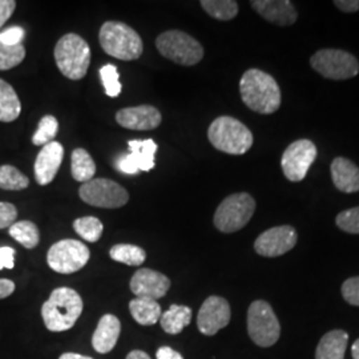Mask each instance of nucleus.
Wrapping results in <instances>:
<instances>
[{"instance_id":"f257e3e1","label":"nucleus","mask_w":359,"mask_h":359,"mask_svg":"<svg viewBox=\"0 0 359 359\" xmlns=\"http://www.w3.org/2000/svg\"><path fill=\"white\" fill-rule=\"evenodd\" d=\"M240 93L245 105L257 114L271 115L281 107V90L268 72L250 68L240 80Z\"/></svg>"},{"instance_id":"f03ea898","label":"nucleus","mask_w":359,"mask_h":359,"mask_svg":"<svg viewBox=\"0 0 359 359\" xmlns=\"http://www.w3.org/2000/svg\"><path fill=\"white\" fill-rule=\"evenodd\" d=\"M83 311V299L71 287H57L41 306V317L50 332L60 333L74 327Z\"/></svg>"},{"instance_id":"7ed1b4c3","label":"nucleus","mask_w":359,"mask_h":359,"mask_svg":"<svg viewBox=\"0 0 359 359\" xmlns=\"http://www.w3.org/2000/svg\"><path fill=\"white\" fill-rule=\"evenodd\" d=\"M210 144L224 154L240 156L253 145V133L240 120L231 116H219L208 129Z\"/></svg>"},{"instance_id":"20e7f679","label":"nucleus","mask_w":359,"mask_h":359,"mask_svg":"<svg viewBox=\"0 0 359 359\" xmlns=\"http://www.w3.org/2000/svg\"><path fill=\"white\" fill-rule=\"evenodd\" d=\"M99 41L107 55L124 62L137 60L144 51L140 35L121 22H105L99 32Z\"/></svg>"},{"instance_id":"39448f33","label":"nucleus","mask_w":359,"mask_h":359,"mask_svg":"<svg viewBox=\"0 0 359 359\" xmlns=\"http://www.w3.org/2000/svg\"><path fill=\"white\" fill-rule=\"evenodd\" d=\"M55 62L59 71L69 80H81L90 65L88 43L76 34H67L55 46Z\"/></svg>"},{"instance_id":"423d86ee","label":"nucleus","mask_w":359,"mask_h":359,"mask_svg":"<svg viewBox=\"0 0 359 359\" xmlns=\"http://www.w3.org/2000/svg\"><path fill=\"white\" fill-rule=\"evenodd\" d=\"M156 47L165 59L176 65L189 67L200 63L204 57V48L200 41L180 29L160 34L156 39Z\"/></svg>"},{"instance_id":"0eeeda50","label":"nucleus","mask_w":359,"mask_h":359,"mask_svg":"<svg viewBox=\"0 0 359 359\" xmlns=\"http://www.w3.org/2000/svg\"><path fill=\"white\" fill-rule=\"evenodd\" d=\"M256 212V201L249 193L228 196L216 209L215 226L222 233H234L243 229Z\"/></svg>"},{"instance_id":"6e6552de","label":"nucleus","mask_w":359,"mask_h":359,"mask_svg":"<svg viewBox=\"0 0 359 359\" xmlns=\"http://www.w3.org/2000/svg\"><path fill=\"white\" fill-rule=\"evenodd\" d=\"M248 333L259 347H270L280 339L281 326L266 301H255L248 310Z\"/></svg>"},{"instance_id":"1a4fd4ad","label":"nucleus","mask_w":359,"mask_h":359,"mask_svg":"<svg viewBox=\"0 0 359 359\" xmlns=\"http://www.w3.org/2000/svg\"><path fill=\"white\" fill-rule=\"evenodd\" d=\"M310 65L321 76L330 80H347L359 72L357 57L342 50H320L311 56Z\"/></svg>"},{"instance_id":"9d476101","label":"nucleus","mask_w":359,"mask_h":359,"mask_svg":"<svg viewBox=\"0 0 359 359\" xmlns=\"http://www.w3.org/2000/svg\"><path fill=\"white\" fill-rule=\"evenodd\" d=\"M88 246L77 240L67 238L52 245L47 253L48 266L60 274H72L83 269L90 261Z\"/></svg>"},{"instance_id":"9b49d317","label":"nucleus","mask_w":359,"mask_h":359,"mask_svg":"<svg viewBox=\"0 0 359 359\" xmlns=\"http://www.w3.org/2000/svg\"><path fill=\"white\" fill-rule=\"evenodd\" d=\"M80 198L90 206L117 209L129 201V193L118 182L109 179H92L79 189Z\"/></svg>"},{"instance_id":"f8f14e48","label":"nucleus","mask_w":359,"mask_h":359,"mask_svg":"<svg viewBox=\"0 0 359 359\" xmlns=\"http://www.w3.org/2000/svg\"><path fill=\"white\" fill-rule=\"evenodd\" d=\"M317 158L316 144L306 139L292 142L283 154L281 167L289 181L298 182L306 177L309 169Z\"/></svg>"},{"instance_id":"ddd939ff","label":"nucleus","mask_w":359,"mask_h":359,"mask_svg":"<svg viewBox=\"0 0 359 359\" xmlns=\"http://www.w3.org/2000/svg\"><path fill=\"white\" fill-rule=\"evenodd\" d=\"M129 154L116 158L115 167L126 175H136L139 172H149L154 168V154L157 144L152 139L130 140Z\"/></svg>"},{"instance_id":"4468645a","label":"nucleus","mask_w":359,"mask_h":359,"mask_svg":"<svg viewBox=\"0 0 359 359\" xmlns=\"http://www.w3.org/2000/svg\"><path fill=\"white\" fill-rule=\"evenodd\" d=\"M231 322V305L218 295L208 297L197 316V327L200 333L212 337Z\"/></svg>"},{"instance_id":"2eb2a0df","label":"nucleus","mask_w":359,"mask_h":359,"mask_svg":"<svg viewBox=\"0 0 359 359\" xmlns=\"http://www.w3.org/2000/svg\"><path fill=\"white\" fill-rule=\"evenodd\" d=\"M297 244V231L293 226H274L261 233L255 243V250L259 256L280 257L290 252Z\"/></svg>"},{"instance_id":"dca6fc26","label":"nucleus","mask_w":359,"mask_h":359,"mask_svg":"<svg viewBox=\"0 0 359 359\" xmlns=\"http://www.w3.org/2000/svg\"><path fill=\"white\" fill-rule=\"evenodd\" d=\"M129 286L136 297L156 301L167 294L170 289V280L160 271L144 268L133 274Z\"/></svg>"},{"instance_id":"f3484780","label":"nucleus","mask_w":359,"mask_h":359,"mask_svg":"<svg viewBox=\"0 0 359 359\" xmlns=\"http://www.w3.org/2000/svg\"><path fill=\"white\" fill-rule=\"evenodd\" d=\"M116 121L123 128L132 130H152L160 127L163 116L154 105H137L123 108L116 114Z\"/></svg>"},{"instance_id":"a211bd4d","label":"nucleus","mask_w":359,"mask_h":359,"mask_svg":"<svg viewBox=\"0 0 359 359\" xmlns=\"http://www.w3.org/2000/svg\"><path fill=\"white\" fill-rule=\"evenodd\" d=\"M65 158V148L60 142H52L41 148L35 160V179L39 185L51 184Z\"/></svg>"},{"instance_id":"6ab92c4d","label":"nucleus","mask_w":359,"mask_h":359,"mask_svg":"<svg viewBox=\"0 0 359 359\" xmlns=\"http://www.w3.org/2000/svg\"><path fill=\"white\" fill-rule=\"evenodd\" d=\"M250 6L265 20L277 26H292L298 18L294 4L289 0H253Z\"/></svg>"},{"instance_id":"aec40b11","label":"nucleus","mask_w":359,"mask_h":359,"mask_svg":"<svg viewBox=\"0 0 359 359\" xmlns=\"http://www.w3.org/2000/svg\"><path fill=\"white\" fill-rule=\"evenodd\" d=\"M120 333H121L120 320L112 314H105L99 321V325L93 333L92 346L97 353L107 354L114 350V347L118 341Z\"/></svg>"},{"instance_id":"412c9836","label":"nucleus","mask_w":359,"mask_h":359,"mask_svg":"<svg viewBox=\"0 0 359 359\" xmlns=\"http://www.w3.org/2000/svg\"><path fill=\"white\" fill-rule=\"evenodd\" d=\"M332 179L338 191L359 192V168L348 158L335 157L330 167Z\"/></svg>"},{"instance_id":"4be33fe9","label":"nucleus","mask_w":359,"mask_h":359,"mask_svg":"<svg viewBox=\"0 0 359 359\" xmlns=\"http://www.w3.org/2000/svg\"><path fill=\"white\" fill-rule=\"evenodd\" d=\"M348 334L345 330H332L325 334L316 350V359H345Z\"/></svg>"},{"instance_id":"5701e85b","label":"nucleus","mask_w":359,"mask_h":359,"mask_svg":"<svg viewBox=\"0 0 359 359\" xmlns=\"http://www.w3.org/2000/svg\"><path fill=\"white\" fill-rule=\"evenodd\" d=\"M129 311L133 320L142 326H151L161 318V306L157 301L136 297L129 302Z\"/></svg>"},{"instance_id":"b1692460","label":"nucleus","mask_w":359,"mask_h":359,"mask_svg":"<svg viewBox=\"0 0 359 359\" xmlns=\"http://www.w3.org/2000/svg\"><path fill=\"white\" fill-rule=\"evenodd\" d=\"M192 321V309L182 305H172L164 314H161L160 323L165 333L170 335L180 334Z\"/></svg>"},{"instance_id":"393cba45","label":"nucleus","mask_w":359,"mask_h":359,"mask_svg":"<svg viewBox=\"0 0 359 359\" xmlns=\"http://www.w3.org/2000/svg\"><path fill=\"white\" fill-rule=\"evenodd\" d=\"M22 112V103L11 84L0 79V121L13 123Z\"/></svg>"},{"instance_id":"a878e982","label":"nucleus","mask_w":359,"mask_h":359,"mask_svg":"<svg viewBox=\"0 0 359 359\" xmlns=\"http://www.w3.org/2000/svg\"><path fill=\"white\" fill-rule=\"evenodd\" d=\"M71 173H72L74 179L79 182H83V184L93 179V176L96 173V164L86 149L76 148L72 152Z\"/></svg>"},{"instance_id":"bb28decb","label":"nucleus","mask_w":359,"mask_h":359,"mask_svg":"<svg viewBox=\"0 0 359 359\" xmlns=\"http://www.w3.org/2000/svg\"><path fill=\"white\" fill-rule=\"evenodd\" d=\"M109 256L116 262L129 266H140L147 258V253L137 245L117 244L109 250Z\"/></svg>"},{"instance_id":"cd10ccee","label":"nucleus","mask_w":359,"mask_h":359,"mask_svg":"<svg viewBox=\"0 0 359 359\" xmlns=\"http://www.w3.org/2000/svg\"><path fill=\"white\" fill-rule=\"evenodd\" d=\"M10 236L26 249L36 248L40 241L38 226L32 221H18L10 228Z\"/></svg>"},{"instance_id":"c85d7f7f","label":"nucleus","mask_w":359,"mask_h":359,"mask_svg":"<svg viewBox=\"0 0 359 359\" xmlns=\"http://www.w3.org/2000/svg\"><path fill=\"white\" fill-rule=\"evenodd\" d=\"M201 7L213 19L228 22L237 16L238 3L234 0H201Z\"/></svg>"},{"instance_id":"c756f323","label":"nucleus","mask_w":359,"mask_h":359,"mask_svg":"<svg viewBox=\"0 0 359 359\" xmlns=\"http://www.w3.org/2000/svg\"><path fill=\"white\" fill-rule=\"evenodd\" d=\"M74 229L83 240L88 243H97L103 234L104 226L99 218L88 216L76 218L74 221Z\"/></svg>"},{"instance_id":"7c9ffc66","label":"nucleus","mask_w":359,"mask_h":359,"mask_svg":"<svg viewBox=\"0 0 359 359\" xmlns=\"http://www.w3.org/2000/svg\"><path fill=\"white\" fill-rule=\"evenodd\" d=\"M29 180L18 168L13 165L0 167V189L4 191H23L28 188Z\"/></svg>"},{"instance_id":"2f4dec72","label":"nucleus","mask_w":359,"mask_h":359,"mask_svg":"<svg viewBox=\"0 0 359 359\" xmlns=\"http://www.w3.org/2000/svg\"><path fill=\"white\" fill-rule=\"evenodd\" d=\"M59 130V121L55 116L46 115L41 117L39 121V127L36 132L32 136V144L34 145H47L53 142Z\"/></svg>"},{"instance_id":"473e14b6","label":"nucleus","mask_w":359,"mask_h":359,"mask_svg":"<svg viewBox=\"0 0 359 359\" xmlns=\"http://www.w3.org/2000/svg\"><path fill=\"white\" fill-rule=\"evenodd\" d=\"M26 57V48L23 44L8 47L0 41V71L13 69L20 65Z\"/></svg>"},{"instance_id":"72a5a7b5","label":"nucleus","mask_w":359,"mask_h":359,"mask_svg":"<svg viewBox=\"0 0 359 359\" xmlns=\"http://www.w3.org/2000/svg\"><path fill=\"white\" fill-rule=\"evenodd\" d=\"M100 76L103 81L105 95L109 97H117L121 93V83L117 67L114 65H105L100 69Z\"/></svg>"},{"instance_id":"f704fd0d","label":"nucleus","mask_w":359,"mask_h":359,"mask_svg":"<svg viewBox=\"0 0 359 359\" xmlns=\"http://www.w3.org/2000/svg\"><path fill=\"white\" fill-rule=\"evenodd\" d=\"M335 224L346 233L359 234V206L341 212L335 218Z\"/></svg>"},{"instance_id":"c9c22d12","label":"nucleus","mask_w":359,"mask_h":359,"mask_svg":"<svg viewBox=\"0 0 359 359\" xmlns=\"http://www.w3.org/2000/svg\"><path fill=\"white\" fill-rule=\"evenodd\" d=\"M341 290L348 305L359 306V276L346 280L342 285Z\"/></svg>"},{"instance_id":"e433bc0d","label":"nucleus","mask_w":359,"mask_h":359,"mask_svg":"<svg viewBox=\"0 0 359 359\" xmlns=\"http://www.w3.org/2000/svg\"><path fill=\"white\" fill-rule=\"evenodd\" d=\"M25 36H26V31L22 27L13 26L0 34V41L8 47H15L22 44Z\"/></svg>"},{"instance_id":"4c0bfd02","label":"nucleus","mask_w":359,"mask_h":359,"mask_svg":"<svg viewBox=\"0 0 359 359\" xmlns=\"http://www.w3.org/2000/svg\"><path fill=\"white\" fill-rule=\"evenodd\" d=\"M18 209L11 203H0V229L11 228L16 222Z\"/></svg>"},{"instance_id":"58836bf2","label":"nucleus","mask_w":359,"mask_h":359,"mask_svg":"<svg viewBox=\"0 0 359 359\" xmlns=\"http://www.w3.org/2000/svg\"><path fill=\"white\" fill-rule=\"evenodd\" d=\"M15 265V249L10 246L0 248V270L13 269Z\"/></svg>"},{"instance_id":"ea45409f","label":"nucleus","mask_w":359,"mask_h":359,"mask_svg":"<svg viewBox=\"0 0 359 359\" xmlns=\"http://www.w3.org/2000/svg\"><path fill=\"white\" fill-rule=\"evenodd\" d=\"M16 8L15 0H0V28L6 25V22L13 16Z\"/></svg>"},{"instance_id":"a19ab883","label":"nucleus","mask_w":359,"mask_h":359,"mask_svg":"<svg viewBox=\"0 0 359 359\" xmlns=\"http://www.w3.org/2000/svg\"><path fill=\"white\" fill-rule=\"evenodd\" d=\"M334 4L344 13H357L359 11V0H335Z\"/></svg>"},{"instance_id":"79ce46f5","label":"nucleus","mask_w":359,"mask_h":359,"mask_svg":"<svg viewBox=\"0 0 359 359\" xmlns=\"http://www.w3.org/2000/svg\"><path fill=\"white\" fill-rule=\"evenodd\" d=\"M156 358L157 359H184L179 351L173 350L172 347L163 346L160 347L156 353Z\"/></svg>"},{"instance_id":"37998d69","label":"nucleus","mask_w":359,"mask_h":359,"mask_svg":"<svg viewBox=\"0 0 359 359\" xmlns=\"http://www.w3.org/2000/svg\"><path fill=\"white\" fill-rule=\"evenodd\" d=\"M15 292V283L11 280L0 278V299H4Z\"/></svg>"},{"instance_id":"c03bdc74","label":"nucleus","mask_w":359,"mask_h":359,"mask_svg":"<svg viewBox=\"0 0 359 359\" xmlns=\"http://www.w3.org/2000/svg\"><path fill=\"white\" fill-rule=\"evenodd\" d=\"M126 359H152L147 353H144L142 350H133V351H130L128 355H127V358Z\"/></svg>"},{"instance_id":"a18cd8bd","label":"nucleus","mask_w":359,"mask_h":359,"mask_svg":"<svg viewBox=\"0 0 359 359\" xmlns=\"http://www.w3.org/2000/svg\"><path fill=\"white\" fill-rule=\"evenodd\" d=\"M59 359H92L90 357H84V355H80L76 353H65Z\"/></svg>"},{"instance_id":"49530a36","label":"nucleus","mask_w":359,"mask_h":359,"mask_svg":"<svg viewBox=\"0 0 359 359\" xmlns=\"http://www.w3.org/2000/svg\"><path fill=\"white\" fill-rule=\"evenodd\" d=\"M351 355L353 359H359V339H357L351 346Z\"/></svg>"}]
</instances>
